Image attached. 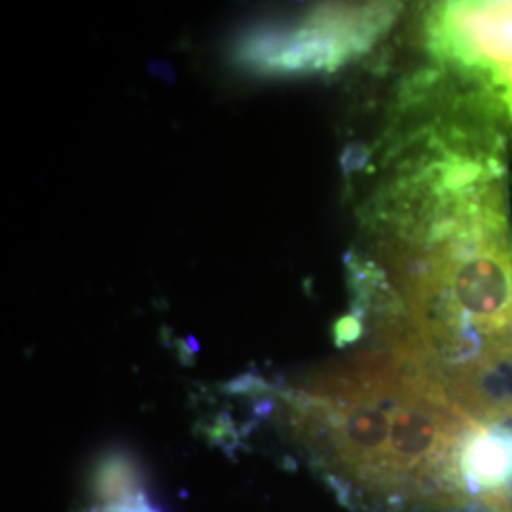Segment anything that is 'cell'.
<instances>
[{"label": "cell", "mask_w": 512, "mask_h": 512, "mask_svg": "<svg viewBox=\"0 0 512 512\" xmlns=\"http://www.w3.org/2000/svg\"><path fill=\"white\" fill-rule=\"evenodd\" d=\"M387 4L357 8H323L285 33L260 35L247 42V63L274 71L336 69L365 52L393 19Z\"/></svg>", "instance_id": "obj_1"}, {"label": "cell", "mask_w": 512, "mask_h": 512, "mask_svg": "<svg viewBox=\"0 0 512 512\" xmlns=\"http://www.w3.org/2000/svg\"><path fill=\"white\" fill-rule=\"evenodd\" d=\"M440 54L495 84L512 112V2L446 4L431 21Z\"/></svg>", "instance_id": "obj_2"}]
</instances>
